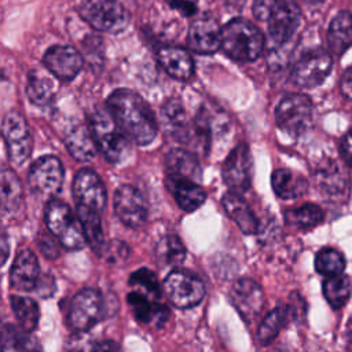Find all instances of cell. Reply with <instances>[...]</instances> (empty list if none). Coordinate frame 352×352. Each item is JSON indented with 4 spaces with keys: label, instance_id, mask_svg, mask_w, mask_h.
<instances>
[{
    "label": "cell",
    "instance_id": "d6a6232c",
    "mask_svg": "<svg viewBox=\"0 0 352 352\" xmlns=\"http://www.w3.org/2000/svg\"><path fill=\"white\" fill-rule=\"evenodd\" d=\"M351 279L346 275L338 274L327 276V279L323 282V296L334 309L342 308L346 304L351 296Z\"/></svg>",
    "mask_w": 352,
    "mask_h": 352
},
{
    "label": "cell",
    "instance_id": "4316f807",
    "mask_svg": "<svg viewBox=\"0 0 352 352\" xmlns=\"http://www.w3.org/2000/svg\"><path fill=\"white\" fill-rule=\"evenodd\" d=\"M327 44L333 54L341 55L352 45V14L338 12L330 22L327 32Z\"/></svg>",
    "mask_w": 352,
    "mask_h": 352
},
{
    "label": "cell",
    "instance_id": "e0dca14e",
    "mask_svg": "<svg viewBox=\"0 0 352 352\" xmlns=\"http://www.w3.org/2000/svg\"><path fill=\"white\" fill-rule=\"evenodd\" d=\"M73 194L80 205L102 212L106 205V190L100 177L91 169H81L73 180Z\"/></svg>",
    "mask_w": 352,
    "mask_h": 352
},
{
    "label": "cell",
    "instance_id": "8992f818",
    "mask_svg": "<svg viewBox=\"0 0 352 352\" xmlns=\"http://www.w3.org/2000/svg\"><path fill=\"white\" fill-rule=\"evenodd\" d=\"M80 15L94 29L109 33L124 30L129 22L128 12L118 0H82Z\"/></svg>",
    "mask_w": 352,
    "mask_h": 352
},
{
    "label": "cell",
    "instance_id": "b9f144b4",
    "mask_svg": "<svg viewBox=\"0 0 352 352\" xmlns=\"http://www.w3.org/2000/svg\"><path fill=\"white\" fill-rule=\"evenodd\" d=\"M340 89H341V94L346 99L352 100V66H349L344 72V74L341 77V81H340Z\"/></svg>",
    "mask_w": 352,
    "mask_h": 352
},
{
    "label": "cell",
    "instance_id": "bcb514c9",
    "mask_svg": "<svg viewBox=\"0 0 352 352\" xmlns=\"http://www.w3.org/2000/svg\"><path fill=\"white\" fill-rule=\"evenodd\" d=\"M94 349H98V351H104V349H118V345L114 344L113 341H100L98 342Z\"/></svg>",
    "mask_w": 352,
    "mask_h": 352
},
{
    "label": "cell",
    "instance_id": "ba28073f",
    "mask_svg": "<svg viewBox=\"0 0 352 352\" xmlns=\"http://www.w3.org/2000/svg\"><path fill=\"white\" fill-rule=\"evenodd\" d=\"M28 183L37 197L52 199L63 184V165L52 155H44L33 162L28 175Z\"/></svg>",
    "mask_w": 352,
    "mask_h": 352
},
{
    "label": "cell",
    "instance_id": "ab89813d",
    "mask_svg": "<svg viewBox=\"0 0 352 352\" xmlns=\"http://www.w3.org/2000/svg\"><path fill=\"white\" fill-rule=\"evenodd\" d=\"M162 118L170 132L180 135L186 131V114L183 106L176 99H169L162 107Z\"/></svg>",
    "mask_w": 352,
    "mask_h": 352
},
{
    "label": "cell",
    "instance_id": "60d3db41",
    "mask_svg": "<svg viewBox=\"0 0 352 352\" xmlns=\"http://www.w3.org/2000/svg\"><path fill=\"white\" fill-rule=\"evenodd\" d=\"M340 151L342 160L352 166V129H349L340 143Z\"/></svg>",
    "mask_w": 352,
    "mask_h": 352
},
{
    "label": "cell",
    "instance_id": "d6986e66",
    "mask_svg": "<svg viewBox=\"0 0 352 352\" xmlns=\"http://www.w3.org/2000/svg\"><path fill=\"white\" fill-rule=\"evenodd\" d=\"M168 182L170 194L183 210L194 212L205 202L206 192L197 180L182 176H168Z\"/></svg>",
    "mask_w": 352,
    "mask_h": 352
},
{
    "label": "cell",
    "instance_id": "83f0119b",
    "mask_svg": "<svg viewBox=\"0 0 352 352\" xmlns=\"http://www.w3.org/2000/svg\"><path fill=\"white\" fill-rule=\"evenodd\" d=\"M65 144L69 153L81 162H88L95 157L96 144L91 131L84 125L72 126L65 135Z\"/></svg>",
    "mask_w": 352,
    "mask_h": 352
},
{
    "label": "cell",
    "instance_id": "2e32d148",
    "mask_svg": "<svg viewBox=\"0 0 352 352\" xmlns=\"http://www.w3.org/2000/svg\"><path fill=\"white\" fill-rule=\"evenodd\" d=\"M45 67L60 80H73L82 67L81 54L70 45H54L44 54Z\"/></svg>",
    "mask_w": 352,
    "mask_h": 352
},
{
    "label": "cell",
    "instance_id": "cb8c5ba5",
    "mask_svg": "<svg viewBox=\"0 0 352 352\" xmlns=\"http://www.w3.org/2000/svg\"><path fill=\"white\" fill-rule=\"evenodd\" d=\"M22 184L15 172L4 165H0V216L7 217L14 214L22 202Z\"/></svg>",
    "mask_w": 352,
    "mask_h": 352
},
{
    "label": "cell",
    "instance_id": "d4e9b609",
    "mask_svg": "<svg viewBox=\"0 0 352 352\" xmlns=\"http://www.w3.org/2000/svg\"><path fill=\"white\" fill-rule=\"evenodd\" d=\"M226 213L235 221V224L245 234H254L258 230V220L248 202L239 195V192L230 191L224 194L221 199Z\"/></svg>",
    "mask_w": 352,
    "mask_h": 352
},
{
    "label": "cell",
    "instance_id": "836d02e7",
    "mask_svg": "<svg viewBox=\"0 0 352 352\" xmlns=\"http://www.w3.org/2000/svg\"><path fill=\"white\" fill-rule=\"evenodd\" d=\"M289 319V312L286 308L279 307L272 309L260 323L257 338L261 345L271 344L279 334V331L286 326Z\"/></svg>",
    "mask_w": 352,
    "mask_h": 352
},
{
    "label": "cell",
    "instance_id": "9a60e30c",
    "mask_svg": "<svg viewBox=\"0 0 352 352\" xmlns=\"http://www.w3.org/2000/svg\"><path fill=\"white\" fill-rule=\"evenodd\" d=\"M187 43L197 54H213L221 47V28L212 16L197 18L190 25Z\"/></svg>",
    "mask_w": 352,
    "mask_h": 352
},
{
    "label": "cell",
    "instance_id": "4dcf8cb0",
    "mask_svg": "<svg viewBox=\"0 0 352 352\" xmlns=\"http://www.w3.org/2000/svg\"><path fill=\"white\" fill-rule=\"evenodd\" d=\"M286 224L297 230H311L322 223L323 209L316 204H304L297 208H289L283 213Z\"/></svg>",
    "mask_w": 352,
    "mask_h": 352
},
{
    "label": "cell",
    "instance_id": "f35d334b",
    "mask_svg": "<svg viewBox=\"0 0 352 352\" xmlns=\"http://www.w3.org/2000/svg\"><path fill=\"white\" fill-rule=\"evenodd\" d=\"M129 283L136 290H139L155 300H158L161 297L158 279L151 270L140 268V270L132 272V275L129 278Z\"/></svg>",
    "mask_w": 352,
    "mask_h": 352
},
{
    "label": "cell",
    "instance_id": "7bdbcfd3",
    "mask_svg": "<svg viewBox=\"0 0 352 352\" xmlns=\"http://www.w3.org/2000/svg\"><path fill=\"white\" fill-rule=\"evenodd\" d=\"M170 6L173 8H177L184 15H192L195 12V10H197L192 3L186 1V0H172Z\"/></svg>",
    "mask_w": 352,
    "mask_h": 352
},
{
    "label": "cell",
    "instance_id": "ee69618b",
    "mask_svg": "<svg viewBox=\"0 0 352 352\" xmlns=\"http://www.w3.org/2000/svg\"><path fill=\"white\" fill-rule=\"evenodd\" d=\"M40 248H41V250H43L44 256H45V257H48V258H55V257L58 256L56 245L52 242V239H51V238H50L48 241H43V239H41V242H40Z\"/></svg>",
    "mask_w": 352,
    "mask_h": 352
},
{
    "label": "cell",
    "instance_id": "ffe728a7",
    "mask_svg": "<svg viewBox=\"0 0 352 352\" xmlns=\"http://www.w3.org/2000/svg\"><path fill=\"white\" fill-rule=\"evenodd\" d=\"M128 304L139 322L154 323L155 327H161L169 316V309L165 305L158 304L155 298L139 290H133L128 294Z\"/></svg>",
    "mask_w": 352,
    "mask_h": 352
},
{
    "label": "cell",
    "instance_id": "e575fe53",
    "mask_svg": "<svg viewBox=\"0 0 352 352\" xmlns=\"http://www.w3.org/2000/svg\"><path fill=\"white\" fill-rule=\"evenodd\" d=\"M11 307H12V311H14L19 324L25 330L32 333L37 327L38 318H40V309H38L37 302L30 297L12 296Z\"/></svg>",
    "mask_w": 352,
    "mask_h": 352
},
{
    "label": "cell",
    "instance_id": "7c38bea8",
    "mask_svg": "<svg viewBox=\"0 0 352 352\" xmlns=\"http://www.w3.org/2000/svg\"><path fill=\"white\" fill-rule=\"evenodd\" d=\"M331 56L323 50H314L304 54L292 70V80L302 88H315L320 85L331 70Z\"/></svg>",
    "mask_w": 352,
    "mask_h": 352
},
{
    "label": "cell",
    "instance_id": "6da1fadb",
    "mask_svg": "<svg viewBox=\"0 0 352 352\" xmlns=\"http://www.w3.org/2000/svg\"><path fill=\"white\" fill-rule=\"evenodd\" d=\"M107 110L125 133L138 144H148L157 135V121L144 99L133 91L117 89L107 99Z\"/></svg>",
    "mask_w": 352,
    "mask_h": 352
},
{
    "label": "cell",
    "instance_id": "8fae6325",
    "mask_svg": "<svg viewBox=\"0 0 352 352\" xmlns=\"http://www.w3.org/2000/svg\"><path fill=\"white\" fill-rule=\"evenodd\" d=\"M3 135L8 158L14 165H22L32 154L33 142L25 117L19 111H10L3 121Z\"/></svg>",
    "mask_w": 352,
    "mask_h": 352
},
{
    "label": "cell",
    "instance_id": "603a6c76",
    "mask_svg": "<svg viewBox=\"0 0 352 352\" xmlns=\"http://www.w3.org/2000/svg\"><path fill=\"white\" fill-rule=\"evenodd\" d=\"M158 60L164 70L176 80H188L194 74V62L191 55L180 47H161Z\"/></svg>",
    "mask_w": 352,
    "mask_h": 352
},
{
    "label": "cell",
    "instance_id": "c3c4849f",
    "mask_svg": "<svg viewBox=\"0 0 352 352\" xmlns=\"http://www.w3.org/2000/svg\"><path fill=\"white\" fill-rule=\"evenodd\" d=\"M302 1L311 3V4H316V3H322V1H324V0H302Z\"/></svg>",
    "mask_w": 352,
    "mask_h": 352
},
{
    "label": "cell",
    "instance_id": "1f68e13d",
    "mask_svg": "<svg viewBox=\"0 0 352 352\" xmlns=\"http://www.w3.org/2000/svg\"><path fill=\"white\" fill-rule=\"evenodd\" d=\"M0 349L1 351H30L38 349V344L30 331L25 330L22 326L16 327L7 324L0 333Z\"/></svg>",
    "mask_w": 352,
    "mask_h": 352
},
{
    "label": "cell",
    "instance_id": "7402d4cb",
    "mask_svg": "<svg viewBox=\"0 0 352 352\" xmlns=\"http://www.w3.org/2000/svg\"><path fill=\"white\" fill-rule=\"evenodd\" d=\"M316 183L329 199H341L346 197L349 190L346 175L334 161H327L318 166Z\"/></svg>",
    "mask_w": 352,
    "mask_h": 352
},
{
    "label": "cell",
    "instance_id": "44dd1931",
    "mask_svg": "<svg viewBox=\"0 0 352 352\" xmlns=\"http://www.w3.org/2000/svg\"><path fill=\"white\" fill-rule=\"evenodd\" d=\"M38 274L40 268L34 253L30 250H21L12 263L10 271V280L12 287L28 292L33 290L34 286H37Z\"/></svg>",
    "mask_w": 352,
    "mask_h": 352
},
{
    "label": "cell",
    "instance_id": "9c48e42d",
    "mask_svg": "<svg viewBox=\"0 0 352 352\" xmlns=\"http://www.w3.org/2000/svg\"><path fill=\"white\" fill-rule=\"evenodd\" d=\"M164 289L172 304L183 309L195 307L205 296L204 282L184 270L172 271L164 280Z\"/></svg>",
    "mask_w": 352,
    "mask_h": 352
},
{
    "label": "cell",
    "instance_id": "7dc6e473",
    "mask_svg": "<svg viewBox=\"0 0 352 352\" xmlns=\"http://www.w3.org/2000/svg\"><path fill=\"white\" fill-rule=\"evenodd\" d=\"M346 349L352 351V333L348 336V344H346Z\"/></svg>",
    "mask_w": 352,
    "mask_h": 352
},
{
    "label": "cell",
    "instance_id": "277c9868",
    "mask_svg": "<svg viewBox=\"0 0 352 352\" xmlns=\"http://www.w3.org/2000/svg\"><path fill=\"white\" fill-rule=\"evenodd\" d=\"M89 131L96 148L109 162L117 164L125 158L129 148L128 138L120 129L109 110L94 111L89 121Z\"/></svg>",
    "mask_w": 352,
    "mask_h": 352
},
{
    "label": "cell",
    "instance_id": "5b68a950",
    "mask_svg": "<svg viewBox=\"0 0 352 352\" xmlns=\"http://www.w3.org/2000/svg\"><path fill=\"white\" fill-rule=\"evenodd\" d=\"M45 224L59 243L69 250L82 249L87 243L78 217L62 201L50 199L45 209Z\"/></svg>",
    "mask_w": 352,
    "mask_h": 352
},
{
    "label": "cell",
    "instance_id": "52a82bcc",
    "mask_svg": "<svg viewBox=\"0 0 352 352\" xmlns=\"http://www.w3.org/2000/svg\"><path fill=\"white\" fill-rule=\"evenodd\" d=\"M312 120V102L304 94L286 95L275 109L276 125L290 136L304 133Z\"/></svg>",
    "mask_w": 352,
    "mask_h": 352
},
{
    "label": "cell",
    "instance_id": "30bf717a",
    "mask_svg": "<svg viewBox=\"0 0 352 352\" xmlns=\"http://www.w3.org/2000/svg\"><path fill=\"white\" fill-rule=\"evenodd\" d=\"M103 311V296L96 289H84L70 301L67 323L74 331H88L100 319Z\"/></svg>",
    "mask_w": 352,
    "mask_h": 352
},
{
    "label": "cell",
    "instance_id": "f6af8a7d",
    "mask_svg": "<svg viewBox=\"0 0 352 352\" xmlns=\"http://www.w3.org/2000/svg\"><path fill=\"white\" fill-rule=\"evenodd\" d=\"M8 252H10L8 239L3 232H0V267L6 263V260L8 257Z\"/></svg>",
    "mask_w": 352,
    "mask_h": 352
},
{
    "label": "cell",
    "instance_id": "d590c367",
    "mask_svg": "<svg viewBox=\"0 0 352 352\" xmlns=\"http://www.w3.org/2000/svg\"><path fill=\"white\" fill-rule=\"evenodd\" d=\"M345 268V257L341 252L333 248H324L318 252L315 257V270L320 275L333 276L342 274Z\"/></svg>",
    "mask_w": 352,
    "mask_h": 352
},
{
    "label": "cell",
    "instance_id": "f546056e",
    "mask_svg": "<svg viewBox=\"0 0 352 352\" xmlns=\"http://www.w3.org/2000/svg\"><path fill=\"white\" fill-rule=\"evenodd\" d=\"M165 168L168 176H182L192 180H199L201 166L195 155L182 150L173 148L165 157Z\"/></svg>",
    "mask_w": 352,
    "mask_h": 352
},
{
    "label": "cell",
    "instance_id": "f1b7e54d",
    "mask_svg": "<svg viewBox=\"0 0 352 352\" xmlns=\"http://www.w3.org/2000/svg\"><path fill=\"white\" fill-rule=\"evenodd\" d=\"M99 213L100 212L92 208L77 204V217L80 220L85 241L96 252V254H100L104 250V235Z\"/></svg>",
    "mask_w": 352,
    "mask_h": 352
},
{
    "label": "cell",
    "instance_id": "5bb4252c",
    "mask_svg": "<svg viewBox=\"0 0 352 352\" xmlns=\"http://www.w3.org/2000/svg\"><path fill=\"white\" fill-rule=\"evenodd\" d=\"M224 183L235 192H243L252 183V157L249 147L239 143L227 157L223 165Z\"/></svg>",
    "mask_w": 352,
    "mask_h": 352
},
{
    "label": "cell",
    "instance_id": "ac0fdd59",
    "mask_svg": "<svg viewBox=\"0 0 352 352\" xmlns=\"http://www.w3.org/2000/svg\"><path fill=\"white\" fill-rule=\"evenodd\" d=\"M231 301L245 320L253 322L264 307V294L254 280L239 279L232 286Z\"/></svg>",
    "mask_w": 352,
    "mask_h": 352
},
{
    "label": "cell",
    "instance_id": "8d00e7d4",
    "mask_svg": "<svg viewBox=\"0 0 352 352\" xmlns=\"http://www.w3.org/2000/svg\"><path fill=\"white\" fill-rule=\"evenodd\" d=\"M157 257L166 265L183 263L186 258V248L176 235H166L157 243Z\"/></svg>",
    "mask_w": 352,
    "mask_h": 352
},
{
    "label": "cell",
    "instance_id": "74e56055",
    "mask_svg": "<svg viewBox=\"0 0 352 352\" xmlns=\"http://www.w3.org/2000/svg\"><path fill=\"white\" fill-rule=\"evenodd\" d=\"M26 94L32 103L37 106H45L51 102L54 96L52 84L41 74H30L29 82L26 87Z\"/></svg>",
    "mask_w": 352,
    "mask_h": 352
},
{
    "label": "cell",
    "instance_id": "484cf974",
    "mask_svg": "<svg viewBox=\"0 0 352 352\" xmlns=\"http://www.w3.org/2000/svg\"><path fill=\"white\" fill-rule=\"evenodd\" d=\"M271 184L275 194L282 199H294L308 190L307 180L297 172L286 168L276 169L272 173Z\"/></svg>",
    "mask_w": 352,
    "mask_h": 352
},
{
    "label": "cell",
    "instance_id": "3957f363",
    "mask_svg": "<svg viewBox=\"0 0 352 352\" xmlns=\"http://www.w3.org/2000/svg\"><path fill=\"white\" fill-rule=\"evenodd\" d=\"M221 50L238 62H253L264 50V36L252 22L236 18L221 28Z\"/></svg>",
    "mask_w": 352,
    "mask_h": 352
},
{
    "label": "cell",
    "instance_id": "7a4b0ae2",
    "mask_svg": "<svg viewBox=\"0 0 352 352\" xmlns=\"http://www.w3.org/2000/svg\"><path fill=\"white\" fill-rule=\"evenodd\" d=\"M253 15L260 21H267L272 50L286 45L301 21L296 0H254Z\"/></svg>",
    "mask_w": 352,
    "mask_h": 352
},
{
    "label": "cell",
    "instance_id": "4fadbf2b",
    "mask_svg": "<svg viewBox=\"0 0 352 352\" xmlns=\"http://www.w3.org/2000/svg\"><path fill=\"white\" fill-rule=\"evenodd\" d=\"M114 212L131 228H139L147 217V204L139 190L124 184L114 192Z\"/></svg>",
    "mask_w": 352,
    "mask_h": 352
}]
</instances>
